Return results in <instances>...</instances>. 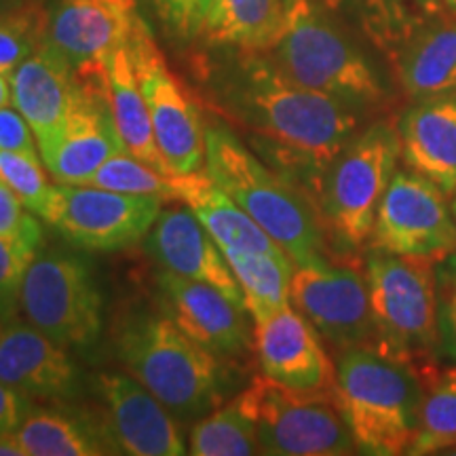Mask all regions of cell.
Wrapping results in <instances>:
<instances>
[{
  "label": "cell",
  "mask_w": 456,
  "mask_h": 456,
  "mask_svg": "<svg viewBox=\"0 0 456 456\" xmlns=\"http://www.w3.org/2000/svg\"><path fill=\"white\" fill-rule=\"evenodd\" d=\"M0 380L47 402L72 399L78 391V370L66 346L17 317L0 323Z\"/></svg>",
  "instance_id": "obj_19"
},
{
  "label": "cell",
  "mask_w": 456,
  "mask_h": 456,
  "mask_svg": "<svg viewBox=\"0 0 456 456\" xmlns=\"http://www.w3.org/2000/svg\"><path fill=\"white\" fill-rule=\"evenodd\" d=\"M289 0H218L203 38L243 51H266L281 30Z\"/></svg>",
  "instance_id": "obj_27"
},
{
  "label": "cell",
  "mask_w": 456,
  "mask_h": 456,
  "mask_svg": "<svg viewBox=\"0 0 456 456\" xmlns=\"http://www.w3.org/2000/svg\"><path fill=\"white\" fill-rule=\"evenodd\" d=\"M157 285L167 317L186 336L218 359L243 357L252 346L248 309L212 285L175 273H157Z\"/></svg>",
  "instance_id": "obj_16"
},
{
  "label": "cell",
  "mask_w": 456,
  "mask_h": 456,
  "mask_svg": "<svg viewBox=\"0 0 456 456\" xmlns=\"http://www.w3.org/2000/svg\"><path fill=\"white\" fill-rule=\"evenodd\" d=\"M423 380L420 425L408 454L423 456L456 448V366L429 370Z\"/></svg>",
  "instance_id": "obj_31"
},
{
  "label": "cell",
  "mask_w": 456,
  "mask_h": 456,
  "mask_svg": "<svg viewBox=\"0 0 456 456\" xmlns=\"http://www.w3.org/2000/svg\"><path fill=\"white\" fill-rule=\"evenodd\" d=\"M437 319L442 349L456 359V254L437 265Z\"/></svg>",
  "instance_id": "obj_38"
},
{
  "label": "cell",
  "mask_w": 456,
  "mask_h": 456,
  "mask_svg": "<svg viewBox=\"0 0 456 456\" xmlns=\"http://www.w3.org/2000/svg\"><path fill=\"white\" fill-rule=\"evenodd\" d=\"M32 254L0 239V323L20 313V289Z\"/></svg>",
  "instance_id": "obj_37"
},
{
  "label": "cell",
  "mask_w": 456,
  "mask_h": 456,
  "mask_svg": "<svg viewBox=\"0 0 456 456\" xmlns=\"http://www.w3.org/2000/svg\"><path fill=\"white\" fill-rule=\"evenodd\" d=\"M20 313L66 349H91L104 326V298L91 266L60 248L38 249L21 279Z\"/></svg>",
  "instance_id": "obj_9"
},
{
  "label": "cell",
  "mask_w": 456,
  "mask_h": 456,
  "mask_svg": "<svg viewBox=\"0 0 456 456\" xmlns=\"http://www.w3.org/2000/svg\"><path fill=\"white\" fill-rule=\"evenodd\" d=\"M138 15L108 0H57L47 15L45 45L72 70L104 64L108 55L127 47Z\"/></svg>",
  "instance_id": "obj_18"
},
{
  "label": "cell",
  "mask_w": 456,
  "mask_h": 456,
  "mask_svg": "<svg viewBox=\"0 0 456 456\" xmlns=\"http://www.w3.org/2000/svg\"><path fill=\"white\" fill-rule=\"evenodd\" d=\"M289 298L317 334L336 349L374 346V323L366 275L326 260L298 265Z\"/></svg>",
  "instance_id": "obj_13"
},
{
  "label": "cell",
  "mask_w": 456,
  "mask_h": 456,
  "mask_svg": "<svg viewBox=\"0 0 456 456\" xmlns=\"http://www.w3.org/2000/svg\"><path fill=\"white\" fill-rule=\"evenodd\" d=\"M408 98L456 94V17L420 28L389 55Z\"/></svg>",
  "instance_id": "obj_23"
},
{
  "label": "cell",
  "mask_w": 456,
  "mask_h": 456,
  "mask_svg": "<svg viewBox=\"0 0 456 456\" xmlns=\"http://www.w3.org/2000/svg\"><path fill=\"white\" fill-rule=\"evenodd\" d=\"M450 205H452V212H454V220H456V195H452V203H450Z\"/></svg>",
  "instance_id": "obj_46"
},
{
  "label": "cell",
  "mask_w": 456,
  "mask_h": 456,
  "mask_svg": "<svg viewBox=\"0 0 456 456\" xmlns=\"http://www.w3.org/2000/svg\"><path fill=\"white\" fill-rule=\"evenodd\" d=\"M0 178L13 188L15 195L34 216L43 220L47 218L53 186L47 182L38 159L0 151Z\"/></svg>",
  "instance_id": "obj_34"
},
{
  "label": "cell",
  "mask_w": 456,
  "mask_h": 456,
  "mask_svg": "<svg viewBox=\"0 0 456 456\" xmlns=\"http://www.w3.org/2000/svg\"><path fill=\"white\" fill-rule=\"evenodd\" d=\"M397 134L408 169L456 195V94L416 100L399 117Z\"/></svg>",
  "instance_id": "obj_22"
},
{
  "label": "cell",
  "mask_w": 456,
  "mask_h": 456,
  "mask_svg": "<svg viewBox=\"0 0 456 456\" xmlns=\"http://www.w3.org/2000/svg\"><path fill=\"white\" fill-rule=\"evenodd\" d=\"M254 349L266 379L298 391L334 389V363L319 342L317 330L292 305L256 323Z\"/></svg>",
  "instance_id": "obj_17"
},
{
  "label": "cell",
  "mask_w": 456,
  "mask_h": 456,
  "mask_svg": "<svg viewBox=\"0 0 456 456\" xmlns=\"http://www.w3.org/2000/svg\"><path fill=\"white\" fill-rule=\"evenodd\" d=\"M78 94L60 138L41 152L51 178L60 184H87L108 159L127 152L108 102L106 70L74 74Z\"/></svg>",
  "instance_id": "obj_14"
},
{
  "label": "cell",
  "mask_w": 456,
  "mask_h": 456,
  "mask_svg": "<svg viewBox=\"0 0 456 456\" xmlns=\"http://www.w3.org/2000/svg\"><path fill=\"white\" fill-rule=\"evenodd\" d=\"M13 104V94H11V77L0 72V108Z\"/></svg>",
  "instance_id": "obj_42"
},
{
  "label": "cell",
  "mask_w": 456,
  "mask_h": 456,
  "mask_svg": "<svg viewBox=\"0 0 456 456\" xmlns=\"http://www.w3.org/2000/svg\"><path fill=\"white\" fill-rule=\"evenodd\" d=\"M237 403L254 423L260 454L342 456L357 448L334 389H289L262 374Z\"/></svg>",
  "instance_id": "obj_8"
},
{
  "label": "cell",
  "mask_w": 456,
  "mask_h": 456,
  "mask_svg": "<svg viewBox=\"0 0 456 456\" xmlns=\"http://www.w3.org/2000/svg\"><path fill=\"white\" fill-rule=\"evenodd\" d=\"M224 258L241 288L245 306L256 323L266 322L292 302L294 262L289 256H273L241 249H222Z\"/></svg>",
  "instance_id": "obj_28"
},
{
  "label": "cell",
  "mask_w": 456,
  "mask_h": 456,
  "mask_svg": "<svg viewBox=\"0 0 456 456\" xmlns=\"http://www.w3.org/2000/svg\"><path fill=\"white\" fill-rule=\"evenodd\" d=\"M205 171L294 265L323 260V224L309 195L262 163L224 125H205Z\"/></svg>",
  "instance_id": "obj_2"
},
{
  "label": "cell",
  "mask_w": 456,
  "mask_h": 456,
  "mask_svg": "<svg viewBox=\"0 0 456 456\" xmlns=\"http://www.w3.org/2000/svg\"><path fill=\"white\" fill-rule=\"evenodd\" d=\"M15 191L0 178V239L37 256L43 245V226Z\"/></svg>",
  "instance_id": "obj_35"
},
{
  "label": "cell",
  "mask_w": 456,
  "mask_h": 456,
  "mask_svg": "<svg viewBox=\"0 0 456 456\" xmlns=\"http://www.w3.org/2000/svg\"><path fill=\"white\" fill-rule=\"evenodd\" d=\"M49 9L38 0L0 15V72L11 74L41 47Z\"/></svg>",
  "instance_id": "obj_33"
},
{
  "label": "cell",
  "mask_w": 456,
  "mask_h": 456,
  "mask_svg": "<svg viewBox=\"0 0 456 456\" xmlns=\"http://www.w3.org/2000/svg\"><path fill=\"white\" fill-rule=\"evenodd\" d=\"M442 4L446 7V11L450 15L456 17V0H442Z\"/></svg>",
  "instance_id": "obj_45"
},
{
  "label": "cell",
  "mask_w": 456,
  "mask_h": 456,
  "mask_svg": "<svg viewBox=\"0 0 456 456\" xmlns=\"http://www.w3.org/2000/svg\"><path fill=\"white\" fill-rule=\"evenodd\" d=\"M144 248L161 269L212 285L237 305L245 306L243 292L224 254L188 205L165 212L161 209L148 231Z\"/></svg>",
  "instance_id": "obj_20"
},
{
  "label": "cell",
  "mask_w": 456,
  "mask_h": 456,
  "mask_svg": "<svg viewBox=\"0 0 456 456\" xmlns=\"http://www.w3.org/2000/svg\"><path fill=\"white\" fill-rule=\"evenodd\" d=\"M28 3H32V0H0V15L24 7V4H28Z\"/></svg>",
  "instance_id": "obj_43"
},
{
  "label": "cell",
  "mask_w": 456,
  "mask_h": 456,
  "mask_svg": "<svg viewBox=\"0 0 456 456\" xmlns=\"http://www.w3.org/2000/svg\"><path fill=\"white\" fill-rule=\"evenodd\" d=\"M118 362L178 420L203 419L220 403L218 357L205 351L155 313H131L118 323L114 342Z\"/></svg>",
  "instance_id": "obj_3"
},
{
  "label": "cell",
  "mask_w": 456,
  "mask_h": 456,
  "mask_svg": "<svg viewBox=\"0 0 456 456\" xmlns=\"http://www.w3.org/2000/svg\"><path fill=\"white\" fill-rule=\"evenodd\" d=\"M0 151L17 152V155L43 161L30 125H28L24 114L11 104L0 108Z\"/></svg>",
  "instance_id": "obj_39"
},
{
  "label": "cell",
  "mask_w": 456,
  "mask_h": 456,
  "mask_svg": "<svg viewBox=\"0 0 456 456\" xmlns=\"http://www.w3.org/2000/svg\"><path fill=\"white\" fill-rule=\"evenodd\" d=\"M237 51L209 77V106L248 131L254 151L285 180L317 195L330 163L359 134L362 112L294 83L262 51Z\"/></svg>",
  "instance_id": "obj_1"
},
{
  "label": "cell",
  "mask_w": 456,
  "mask_h": 456,
  "mask_svg": "<svg viewBox=\"0 0 456 456\" xmlns=\"http://www.w3.org/2000/svg\"><path fill=\"white\" fill-rule=\"evenodd\" d=\"M262 53L294 83L346 102L359 112L389 98L372 61L315 0H289L281 30Z\"/></svg>",
  "instance_id": "obj_4"
},
{
  "label": "cell",
  "mask_w": 456,
  "mask_h": 456,
  "mask_svg": "<svg viewBox=\"0 0 456 456\" xmlns=\"http://www.w3.org/2000/svg\"><path fill=\"white\" fill-rule=\"evenodd\" d=\"M108 3L121 4V7H125V9H135V0H108Z\"/></svg>",
  "instance_id": "obj_44"
},
{
  "label": "cell",
  "mask_w": 456,
  "mask_h": 456,
  "mask_svg": "<svg viewBox=\"0 0 456 456\" xmlns=\"http://www.w3.org/2000/svg\"><path fill=\"white\" fill-rule=\"evenodd\" d=\"M0 456H24V450H21L20 442H17L15 433L0 437Z\"/></svg>",
  "instance_id": "obj_41"
},
{
  "label": "cell",
  "mask_w": 456,
  "mask_h": 456,
  "mask_svg": "<svg viewBox=\"0 0 456 456\" xmlns=\"http://www.w3.org/2000/svg\"><path fill=\"white\" fill-rule=\"evenodd\" d=\"M163 209V199L125 195L89 184L53 186L45 222L87 252H117L138 243Z\"/></svg>",
  "instance_id": "obj_11"
},
{
  "label": "cell",
  "mask_w": 456,
  "mask_h": 456,
  "mask_svg": "<svg viewBox=\"0 0 456 456\" xmlns=\"http://www.w3.org/2000/svg\"><path fill=\"white\" fill-rule=\"evenodd\" d=\"M188 454L195 456H245L260 454L254 423L237 399L224 408L212 410L197 420L188 436Z\"/></svg>",
  "instance_id": "obj_32"
},
{
  "label": "cell",
  "mask_w": 456,
  "mask_h": 456,
  "mask_svg": "<svg viewBox=\"0 0 456 456\" xmlns=\"http://www.w3.org/2000/svg\"><path fill=\"white\" fill-rule=\"evenodd\" d=\"M98 416L114 452L131 456L188 454L178 419L131 374L102 372L95 379Z\"/></svg>",
  "instance_id": "obj_15"
},
{
  "label": "cell",
  "mask_w": 456,
  "mask_h": 456,
  "mask_svg": "<svg viewBox=\"0 0 456 456\" xmlns=\"http://www.w3.org/2000/svg\"><path fill=\"white\" fill-rule=\"evenodd\" d=\"M399 159L397 127L379 121L359 131L330 163L315 195L319 218L345 248H362L372 235L376 212Z\"/></svg>",
  "instance_id": "obj_7"
},
{
  "label": "cell",
  "mask_w": 456,
  "mask_h": 456,
  "mask_svg": "<svg viewBox=\"0 0 456 456\" xmlns=\"http://www.w3.org/2000/svg\"><path fill=\"white\" fill-rule=\"evenodd\" d=\"M15 437L24 456L117 454L100 419L61 406H30Z\"/></svg>",
  "instance_id": "obj_24"
},
{
  "label": "cell",
  "mask_w": 456,
  "mask_h": 456,
  "mask_svg": "<svg viewBox=\"0 0 456 456\" xmlns=\"http://www.w3.org/2000/svg\"><path fill=\"white\" fill-rule=\"evenodd\" d=\"M199 175H201V171L191 175L163 174V171L140 161L138 157L129 155V152H118L91 175L87 184L125 192V195L159 197L163 201L186 203V197L191 195Z\"/></svg>",
  "instance_id": "obj_30"
},
{
  "label": "cell",
  "mask_w": 456,
  "mask_h": 456,
  "mask_svg": "<svg viewBox=\"0 0 456 456\" xmlns=\"http://www.w3.org/2000/svg\"><path fill=\"white\" fill-rule=\"evenodd\" d=\"M336 402L355 446L379 456L408 454L420 425L423 380L408 363L372 349L342 351Z\"/></svg>",
  "instance_id": "obj_5"
},
{
  "label": "cell",
  "mask_w": 456,
  "mask_h": 456,
  "mask_svg": "<svg viewBox=\"0 0 456 456\" xmlns=\"http://www.w3.org/2000/svg\"><path fill=\"white\" fill-rule=\"evenodd\" d=\"M366 281L374 323L372 351L408 363L419 376L433 370L440 342L436 260L372 249Z\"/></svg>",
  "instance_id": "obj_6"
},
{
  "label": "cell",
  "mask_w": 456,
  "mask_h": 456,
  "mask_svg": "<svg viewBox=\"0 0 456 456\" xmlns=\"http://www.w3.org/2000/svg\"><path fill=\"white\" fill-rule=\"evenodd\" d=\"M218 0H152L163 26L178 41H195L208 30Z\"/></svg>",
  "instance_id": "obj_36"
},
{
  "label": "cell",
  "mask_w": 456,
  "mask_h": 456,
  "mask_svg": "<svg viewBox=\"0 0 456 456\" xmlns=\"http://www.w3.org/2000/svg\"><path fill=\"white\" fill-rule=\"evenodd\" d=\"M446 197L425 175L397 169L376 212L372 249L436 262L456 254V220Z\"/></svg>",
  "instance_id": "obj_12"
},
{
  "label": "cell",
  "mask_w": 456,
  "mask_h": 456,
  "mask_svg": "<svg viewBox=\"0 0 456 456\" xmlns=\"http://www.w3.org/2000/svg\"><path fill=\"white\" fill-rule=\"evenodd\" d=\"M186 205L208 228L209 235L220 249H241V252H260L273 256H288L258 222L249 218L239 205L214 184L208 171H201Z\"/></svg>",
  "instance_id": "obj_26"
},
{
  "label": "cell",
  "mask_w": 456,
  "mask_h": 456,
  "mask_svg": "<svg viewBox=\"0 0 456 456\" xmlns=\"http://www.w3.org/2000/svg\"><path fill=\"white\" fill-rule=\"evenodd\" d=\"M127 49L165 163L175 175L199 174L205 169L201 110L169 70L155 38L140 17L135 20Z\"/></svg>",
  "instance_id": "obj_10"
},
{
  "label": "cell",
  "mask_w": 456,
  "mask_h": 456,
  "mask_svg": "<svg viewBox=\"0 0 456 456\" xmlns=\"http://www.w3.org/2000/svg\"><path fill=\"white\" fill-rule=\"evenodd\" d=\"M9 77L13 106L30 125L38 151H47L64 131L77 100L78 83L72 68L43 43Z\"/></svg>",
  "instance_id": "obj_21"
},
{
  "label": "cell",
  "mask_w": 456,
  "mask_h": 456,
  "mask_svg": "<svg viewBox=\"0 0 456 456\" xmlns=\"http://www.w3.org/2000/svg\"><path fill=\"white\" fill-rule=\"evenodd\" d=\"M336 3L353 4L370 37L389 55L420 28L450 15L442 0H336Z\"/></svg>",
  "instance_id": "obj_29"
},
{
  "label": "cell",
  "mask_w": 456,
  "mask_h": 456,
  "mask_svg": "<svg viewBox=\"0 0 456 456\" xmlns=\"http://www.w3.org/2000/svg\"><path fill=\"white\" fill-rule=\"evenodd\" d=\"M106 87L114 125H117L118 135H121L129 155L138 157L140 161L152 165L163 174H174L157 146L151 112H148L146 100L142 95L127 47L117 49L108 55Z\"/></svg>",
  "instance_id": "obj_25"
},
{
  "label": "cell",
  "mask_w": 456,
  "mask_h": 456,
  "mask_svg": "<svg viewBox=\"0 0 456 456\" xmlns=\"http://www.w3.org/2000/svg\"><path fill=\"white\" fill-rule=\"evenodd\" d=\"M30 406V397L21 395L13 387L4 385L0 380V437L11 436V433L17 431V427L26 419Z\"/></svg>",
  "instance_id": "obj_40"
}]
</instances>
